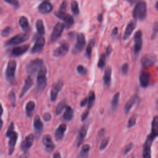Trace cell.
I'll return each instance as SVG.
<instances>
[{"mask_svg": "<svg viewBox=\"0 0 158 158\" xmlns=\"http://www.w3.org/2000/svg\"><path fill=\"white\" fill-rule=\"evenodd\" d=\"M6 135L9 139V141L8 142L9 154L11 155L14 153L15 146L16 144L18 138L17 133L14 131V126L13 122L10 123V124L9 125Z\"/></svg>", "mask_w": 158, "mask_h": 158, "instance_id": "obj_1", "label": "cell"}, {"mask_svg": "<svg viewBox=\"0 0 158 158\" xmlns=\"http://www.w3.org/2000/svg\"><path fill=\"white\" fill-rule=\"evenodd\" d=\"M132 15L135 20H144L147 15V7L146 2L143 1H139L135 6Z\"/></svg>", "mask_w": 158, "mask_h": 158, "instance_id": "obj_2", "label": "cell"}, {"mask_svg": "<svg viewBox=\"0 0 158 158\" xmlns=\"http://www.w3.org/2000/svg\"><path fill=\"white\" fill-rule=\"evenodd\" d=\"M47 69L45 66L43 65L39 70L36 79V89L38 91H43L47 85Z\"/></svg>", "mask_w": 158, "mask_h": 158, "instance_id": "obj_3", "label": "cell"}, {"mask_svg": "<svg viewBox=\"0 0 158 158\" xmlns=\"http://www.w3.org/2000/svg\"><path fill=\"white\" fill-rule=\"evenodd\" d=\"M43 65V60L41 59H35L30 61L26 65V71L29 75H34Z\"/></svg>", "mask_w": 158, "mask_h": 158, "instance_id": "obj_4", "label": "cell"}, {"mask_svg": "<svg viewBox=\"0 0 158 158\" xmlns=\"http://www.w3.org/2000/svg\"><path fill=\"white\" fill-rule=\"evenodd\" d=\"M17 67V62L14 60H10L7 65V68L5 72L6 80L9 82H12L15 78V70Z\"/></svg>", "mask_w": 158, "mask_h": 158, "instance_id": "obj_5", "label": "cell"}, {"mask_svg": "<svg viewBox=\"0 0 158 158\" xmlns=\"http://www.w3.org/2000/svg\"><path fill=\"white\" fill-rule=\"evenodd\" d=\"M85 44H86V40H85V35L82 33H78L77 35V42L72 50V53L73 54H77L80 52L85 48Z\"/></svg>", "mask_w": 158, "mask_h": 158, "instance_id": "obj_6", "label": "cell"}, {"mask_svg": "<svg viewBox=\"0 0 158 158\" xmlns=\"http://www.w3.org/2000/svg\"><path fill=\"white\" fill-rule=\"evenodd\" d=\"M154 139L151 133L148 135L143 147V158H151V145Z\"/></svg>", "mask_w": 158, "mask_h": 158, "instance_id": "obj_7", "label": "cell"}, {"mask_svg": "<svg viewBox=\"0 0 158 158\" xmlns=\"http://www.w3.org/2000/svg\"><path fill=\"white\" fill-rule=\"evenodd\" d=\"M29 38V36L27 33H20L18 34L12 38H10L9 40H7L5 44L7 46H10V45H16L21 44L25 41H27Z\"/></svg>", "mask_w": 158, "mask_h": 158, "instance_id": "obj_8", "label": "cell"}, {"mask_svg": "<svg viewBox=\"0 0 158 158\" xmlns=\"http://www.w3.org/2000/svg\"><path fill=\"white\" fill-rule=\"evenodd\" d=\"M65 27V25L64 23L60 22H58L56 23V25L53 28L52 31L50 39L51 42H55L58 40L59 38L60 37Z\"/></svg>", "mask_w": 158, "mask_h": 158, "instance_id": "obj_9", "label": "cell"}, {"mask_svg": "<svg viewBox=\"0 0 158 158\" xmlns=\"http://www.w3.org/2000/svg\"><path fill=\"white\" fill-rule=\"evenodd\" d=\"M142 31L141 30H138L135 32L133 39H134V53L135 54L139 52L142 49L143 46V40H142Z\"/></svg>", "mask_w": 158, "mask_h": 158, "instance_id": "obj_10", "label": "cell"}, {"mask_svg": "<svg viewBox=\"0 0 158 158\" xmlns=\"http://www.w3.org/2000/svg\"><path fill=\"white\" fill-rule=\"evenodd\" d=\"M157 62V57L154 54H146L141 59V64L143 67H147L155 64Z\"/></svg>", "mask_w": 158, "mask_h": 158, "instance_id": "obj_11", "label": "cell"}, {"mask_svg": "<svg viewBox=\"0 0 158 158\" xmlns=\"http://www.w3.org/2000/svg\"><path fill=\"white\" fill-rule=\"evenodd\" d=\"M63 85L64 83L62 81H58L52 85L50 92V98L52 101H54L56 99L59 92L62 88Z\"/></svg>", "mask_w": 158, "mask_h": 158, "instance_id": "obj_12", "label": "cell"}, {"mask_svg": "<svg viewBox=\"0 0 158 158\" xmlns=\"http://www.w3.org/2000/svg\"><path fill=\"white\" fill-rule=\"evenodd\" d=\"M69 49V46L68 43L64 42L60 44L59 46L56 48L53 51V56L55 57H60L65 55Z\"/></svg>", "mask_w": 158, "mask_h": 158, "instance_id": "obj_13", "label": "cell"}, {"mask_svg": "<svg viewBox=\"0 0 158 158\" xmlns=\"http://www.w3.org/2000/svg\"><path fill=\"white\" fill-rule=\"evenodd\" d=\"M42 143L45 146L46 151L52 152L55 148V144L52 141V138L49 135H44L42 138Z\"/></svg>", "mask_w": 158, "mask_h": 158, "instance_id": "obj_14", "label": "cell"}, {"mask_svg": "<svg viewBox=\"0 0 158 158\" xmlns=\"http://www.w3.org/2000/svg\"><path fill=\"white\" fill-rule=\"evenodd\" d=\"M30 46L28 44H24L19 46H16L12 48L10 51V55L13 57L20 56L25 53L29 49Z\"/></svg>", "mask_w": 158, "mask_h": 158, "instance_id": "obj_15", "label": "cell"}, {"mask_svg": "<svg viewBox=\"0 0 158 158\" xmlns=\"http://www.w3.org/2000/svg\"><path fill=\"white\" fill-rule=\"evenodd\" d=\"M34 141V135L32 133L29 134L27 136L25 139L20 144V148L24 151H27L29 148H30L33 143Z\"/></svg>", "mask_w": 158, "mask_h": 158, "instance_id": "obj_16", "label": "cell"}, {"mask_svg": "<svg viewBox=\"0 0 158 158\" xmlns=\"http://www.w3.org/2000/svg\"><path fill=\"white\" fill-rule=\"evenodd\" d=\"M88 129V123H85L83 125L82 127L80 128L78 132V136H77V146H79L83 142L86 137V135L87 134Z\"/></svg>", "mask_w": 158, "mask_h": 158, "instance_id": "obj_17", "label": "cell"}, {"mask_svg": "<svg viewBox=\"0 0 158 158\" xmlns=\"http://www.w3.org/2000/svg\"><path fill=\"white\" fill-rule=\"evenodd\" d=\"M44 44H45V38L42 36L38 37L36 40L34 46L31 48V52L34 54V53H36L41 51L43 49Z\"/></svg>", "mask_w": 158, "mask_h": 158, "instance_id": "obj_18", "label": "cell"}, {"mask_svg": "<svg viewBox=\"0 0 158 158\" xmlns=\"http://www.w3.org/2000/svg\"><path fill=\"white\" fill-rule=\"evenodd\" d=\"M111 75H112V69L110 66H108L105 69L104 74L103 76L104 86L106 88H108L110 86L111 83Z\"/></svg>", "mask_w": 158, "mask_h": 158, "instance_id": "obj_19", "label": "cell"}, {"mask_svg": "<svg viewBox=\"0 0 158 158\" xmlns=\"http://www.w3.org/2000/svg\"><path fill=\"white\" fill-rule=\"evenodd\" d=\"M136 21L135 20L130 21L128 23V25H127V26L125 28V32L123 33V40H126L130 36V35H131L133 30L136 27Z\"/></svg>", "mask_w": 158, "mask_h": 158, "instance_id": "obj_20", "label": "cell"}, {"mask_svg": "<svg viewBox=\"0 0 158 158\" xmlns=\"http://www.w3.org/2000/svg\"><path fill=\"white\" fill-rule=\"evenodd\" d=\"M150 80V75L149 73L141 71L139 75V83L142 88L148 87Z\"/></svg>", "mask_w": 158, "mask_h": 158, "instance_id": "obj_21", "label": "cell"}, {"mask_svg": "<svg viewBox=\"0 0 158 158\" xmlns=\"http://www.w3.org/2000/svg\"><path fill=\"white\" fill-rule=\"evenodd\" d=\"M38 9L40 13L43 14H46L52 11V6L50 2L48 1H44L39 5Z\"/></svg>", "mask_w": 158, "mask_h": 158, "instance_id": "obj_22", "label": "cell"}, {"mask_svg": "<svg viewBox=\"0 0 158 158\" xmlns=\"http://www.w3.org/2000/svg\"><path fill=\"white\" fill-rule=\"evenodd\" d=\"M33 85V79L31 78L30 76H28L25 81V84L23 85V87L21 91V93L20 94V98H22L28 91V89L31 87V86Z\"/></svg>", "mask_w": 158, "mask_h": 158, "instance_id": "obj_23", "label": "cell"}, {"mask_svg": "<svg viewBox=\"0 0 158 158\" xmlns=\"http://www.w3.org/2000/svg\"><path fill=\"white\" fill-rule=\"evenodd\" d=\"M67 129V126L65 123H61L58 128L56 129V132H55V138L56 140L59 141L62 139L64 137V133L66 131Z\"/></svg>", "mask_w": 158, "mask_h": 158, "instance_id": "obj_24", "label": "cell"}, {"mask_svg": "<svg viewBox=\"0 0 158 158\" xmlns=\"http://www.w3.org/2000/svg\"><path fill=\"white\" fill-rule=\"evenodd\" d=\"M137 95L135 94L133 96H132L129 99L128 101L127 102V103L125 104V106L124 107V112L126 114H128L130 109L132 108V107L133 106V105L135 104V103L136 102V100H137Z\"/></svg>", "mask_w": 158, "mask_h": 158, "instance_id": "obj_25", "label": "cell"}, {"mask_svg": "<svg viewBox=\"0 0 158 158\" xmlns=\"http://www.w3.org/2000/svg\"><path fill=\"white\" fill-rule=\"evenodd\" d=\"M33 126L35 131L39 133L42 132L43 130V123L41 120L39 115H36L33 120Z\"/></svg>", "mask_w": 158, "mask_h": 158, "instance_id": "obj_26", "label": "cell"}, {"mask_svg": "<svg viewBox=\"0 0 158 158\" xmlns=\"http://www.w3.org/2000/svg\"><path fill=\"white\" fill-rule=\"evenodd\" d=\"M151 134L156 138L158 135V117L155 116L152 122V127Z\"/></svg>", "mask_w": 158, "mask_h": 158, "instance_id": "obj_27", "label": "cell"}, {"mask_svg": "<svg viewBox=\"0 0 158 158\" xmlns=\"http://www.w3.org/2000/svg\"><path fill=\"white\" fill-rule=\"evenodd\" d=\"M73 117V110L69 106H66L65 110L63 114V118L66 121L71 120Z\"/></svg>", "mask_w": 158, "mask_h": 158, "instance_id": "obj_28", "label": "cell"}, {"mask_svg": "<svg viewBox=\"0 0 158 158\" xmlns=\"http://www.w3.org/2000/svg\"><path fill=\"white\" fill-rule=\"evenodd\" d=\"M90 150V146L88 144H84L78 154L77 158H87L89 151Z\"/></svg>", "mask_w": 158, "mask_h": 158, "instance_id": "obj_29", "label": "cell"}, {"mask_svg": "<svg viewBox=\"0 0 158 158\" xmlns=\"http://www.w3.org/2000/svg\"><path fill=\"white\" fill-rule=\"evenodd\" d=\"M19 25L22 29L25 31H28L30 30V25L28 19L25 16L20 17L19 19Z\"/></svg>", "mask_w": 158, "mask_h": 158, "instance_id": "obj_30", "label": "cell"}, {"mask_svg": "<svg viewBox=\"0 0 158 158\" xmlns=\"http://www.w3.org/2000/svg\"><path fill=\"white\" fill-rule=\"evenodd\" d=\"M35 108V104L33 101H30L27 103L25 106V112L28 117H30L32 115Z\"/></svg>", "mask_w": 158, "mask_h": 158, "instance_id": "obj_31", "label": "cell"}, {"mask_svg": "<svg viewBox=\"0 0 158 158\" xmlns=\"http://www.w3.org/2000/svg\"><path fill=\"white\" fill-rule=\"evenodd\" d=\"M119 99H120V93H116L111 101V109L112 110H114L117 109L118 107V103H119Z\"/></svg>", "mask_w": 158, "mask_h": 158, "instance_id": "obj_32", "label": "cell"}, {"mask_svg": "<svg viewBox=\"0 0 158 158\" xmlns=\"http://www.w3.org/2000/svg\"><path fill=\"white\" fill-rule=\"evenodd\" d=\"M36 28L37 32L39 34V35L42 36L44 33V32H45L43 22V20L41 19H38L36 21Z\"/></svg>", "mask_w": 158, "mask_h": 158, "instance_id": "obj_33", "label": "cell"}, {"mask_svg": "<svg viewBox=\"0 0 158 158\" xmlns=\"http://www.w3.org/2000/svg\"><path fill=\"white\" fill-rule=\"evenodd\" d=\"M88 108H87V110H90V109L93 107L94 103V101H95V93L93 91H90L89 94H88Z\"/></svg>", "mask_w": 158, "mask_h": 158, "instance_id": "obj_34", "label": "cell"}, {"mask_svg": "<svg viewBox=\"0 0 158 158\" xmlns=\"http://www.w3.org/2000/svg\"><path fill=\"white\" fill-rule=\"evenodd\" d=\"M62 20L64 21L65 25H66L67 27L72 26L74 23V19H73V17L69 14H66V13L65 14V15L63 17V18L62 19Z\"/></svg>", "mask_w": 158, "mask_h": 158, "instance_id": "obj_35", "label": "cell"}, {"mask_svg": "<svg viewBox=\"0 0 158 158\" xmlns=\"http://www.w3.org/2000/svg\"><path fill=\"white\" fill-rule=\"evenodd\" d=\"M66 101L65 100L61 101L60 102H59L56 107V115H59L62 113L64 108L66 107Z\"/></svg>", "mask_w": 158, "mask_h": 158, "instance_id": "obj_36", "label": "cell"}, {"mask_svg": "<svg viewBox=\"0 0 158 158\" xmlns=\"http://www.w3.org/2000/svg\"><path fill=\"white\" fill-rule=\"evenodd\" d=\"M71 9L73 15H77L79 14L80 10L78 7V2L75 0L72 1L71 2Z\"/></svg>", "mask_w": 158, "mask_h": 158, "instance_id": "obj_37", "label": "cell"}, {"mask_svg": "<svg viewBox=\"0 0 158 158\" xmlns=\"http://www.w3.org/2000/svg\"><path fill=\"white\" fill-rule=\"evenodd\" d=\"M94 46V40H91L89 42V44L86 49V56L88 58H90L92 53V49Z\"/></svg>", "mask_w": 158, "mask_h": 158, "instance_id": "obj_38", "label": "cell"}, {"mask_svg": "<svg viewBox=\"0 0 158 158\" xmlns=\"http://www.w3.org/2000/svg\"><path fill=\"white\" fill-rule=\"evenodd\" d=\"M106 54H102L100 58H99V60L98 61V67L100 69H102L105 64H106Z\"/></svg>", "mask_w": 158, "mask_h": 158, "instance_id": "obj_39", "label": "cell"}, {"mask_svg": "<svg viewBox=\"0 0 158 158\" xmlns=\"http://www.w3.org/2000/svg\"><path fill=\"white\" fill-rule=\"evenodd\" d=\"M137 114H133L128 120V123H127V127L131 128L133 126H134L136 123V118H137Z\"/></svg>", "mask_w": 158, "mask_h": 158, "instance_id": "obj_40", "label": "cell"}, {"mask_svg": "<svg viewBox=\"0 0 158 158\" xmlns=\"http://www.w3.org/2000/svg\"><path fill=\"white\" fill-rule=\"evenodd\" d=\"M77 71L81 75H85L87 73V69L82 65H78L77 66Z\"/></svg>", "mask_w": 158, "mask_h": 158, "instance_id": "obj_41", "label": "cell"}, {"mask_svg": "<svg viewBox=\"0 0 158 158\" xmlns=\"http://www.w3.org/2000/svg\"><path fill=\"white\" fill-rule=\"evenodd\" d=\"M9 99L12 107L15 106V94L13 91H11L9 94Z\"/></svg>", "mask_w": 158, "mask_h": 158, "instance_id": "obj_42", "label": "cell"}, {"mask_svg": "<svg viewBox=\"0 0 158 158\" xmlns=\"http://www.w3.org/2000/svg\"><path fill=\"white\" fill-rule=\"evenodd\" d=\"M109 137H106L103 139V141L101 142L100 147H99V150L100 151L104 150L107 147V146L108 144V143H109Z\"/></svg>", "mask_w": 158, "mask_h": 158, "instance_id": "obj_43", "label": "cell"}, {"mask_svg": "<svg viewBox=\"0 0 158 158\" xmlns=\"http://www.w3.org/2000/svg\"><path fill=\"white\" fill-rule=\"evenodd\" d=\"M11 31H12V28H10V27H6L5 28H4L3 30H2V31H1V35L2 36H8L10 33V32H11Z\"/></svg>", "mask_w": 158, "mask_h": 158, "instance_id": "obj_44", "label": "cell"}, {"mask_svg": "<svg viewBox=\"0 0 158 158\" xmlns=\"http://www.w3.org/2000/svg\"><path fill=\"white\" fill-rule=\"evenodd\" d=\"M157 30H158V25H157V22H155L154 27H153V33L151 35V40H154L156 36H157Z\"/></svg>", "mask_w": 158, "mask_h": 158, "instance_id": "obj_45", "label": "cell"}, {"mask_svg": "<svg viewBox=\"0 0 158 158\" xmlns=\"http://www.w3.org/2000/svg\"><path fill=\"white\" fill-rule=\"evenodd\" d=\"M133 144L132 143H130L124 149V151H123V154L124 155H126L127 154L128 152H130V151H131V149H133Z\"/></svg>", "mask_w": 158, "mask_h": 158, "instance_id": "obj_46", "label": "cell"}, {"mask_svg": "<svg viewBox=\"0 0 158 158\" xmlns=\"http://www.w3.org/2000/svg\"><path fill=\"white\" fill-rule=\"evenodd\" d=\"M128 64L127 63H125L122 65V67H121V70L122 72V73L125 75H126L127 73H128Z\"/></svg>", "mask_w": 158, "mask_h": 158, "instance_id": "obj_47", "label": "cell"}, {"mask_svg": "<svg viewBox=\"0 0 158 158\" xmlns=\"http://www.w3.org/2000/svg\"><path fill=\"white\" fill-rule=\"evenodd\" d=\"M5 1H6L7 2L13 5L14 6L17 7L19 6V2L17 0H4Z\"/></svg>", "mask_w": 158, "mask_h": 158, "instance_id": "obj_48", "label": "cell"}, {"mask_svg": "<svg viewBox=\"0 0 158 158\" xmlns=\"http://www.w3.org/2000/svg\"><path fill=\"white\" fill-rule=\"evenodd\" d=\"M66 8H67V1L65 0H64L62 1V4H60V6L59 9H60V10L65 12Z\"/></svg>", "mask_w": 158, "mask_h": 158, "instance_id": "obj_49", "label": "cell"}, {"mask_svg": "<svg viewBox=\"0 0 158 158\" xmlns=\"http://www.w3.org/2000/svg\"><path fill=\"white\" fill-rule=\"evenodd\" d=\"M3 113V109H2V106L1 105V104L0 103V130H1V128L2 127V125H3V122L1 118V115Z\"/></svg>", "mask_w": 158, "mask_h": 158, "instance_id": "obj_50", "label": "cell"}, {"mask_svg": "<svg viewBox=\"0 0 158 158\" xmlns=\"http://www.w3.org/2000/svg\"><path fill=\"white\" fill-rule=\"evenodd\" d=\"M43 118L46 122H48L51 119V115L49 112H46L43 115Z\"/></svg>", "mask_w": 158, "mask_h": 158, "instance_id": "obj_51", "label": "cell"}, {"mask_svg": "<svg viewBox=\"0 0 158 158\" xmlns=\"http://www.w3.org/2000/svg\"><path fill=\"white\" fill-rule=\"evenodd\" d=\"M89 112V110H86L82 114V115H81V120H82V121H84V120L86 118V117H87L88 115Z\"/></svg>", "mask_w": 158, "mask_h": 158, "instance_id": "obj_52", "label": "cell"}, {"mask_svg": "<svg viewBox=\"0 0 158 158\" xmlns=\"http://www.w3.org/2000/svg\"><path fill=\"white\" fill-rule=\"evenodd\" d=\"M112 51V46H111L110 45H109V46H107V49H106V55L109 56V55L111 53Z\"/></svg>", "mask_w": 158, "mask_h": 158, "instance_id": "obj_53", "label": "cell"}, {"mask_svg": "<svg viewBox=\"0 0 158 158\" xmlns=\"http://www.w3.org/2000/svg\"><path fill=\"white\" fill-rule=\"evenodd\" d=\"M87 102H88V98H85V99H83L81 101V102H80V106H81V107L85 106V104L87 103Z\"/></svg>", "mask_w": 158, "mask_h": 158, "instance_id": "obj_54", "label": "cell"}, {"mask_svg": "<svg viewBox=\"0 0 158 158\" xmlns=\"http://www.w3.org/2000/svg\"><path fill=\"white\" fill-rule=\"evenodd\" d=\"M19 158H29V154L28 152H25L24 153H23L22 154L20 155Z\"/></svg>", "mask_w": 158, "mask_h": 158, "instance_id": "obj_55", "label": "cell"}, {"mask_svg": "<svg viewBox=\"0 0 158 158\" xmlns=\"http://www.w3.org/2000/svg\"><path fill=\"white\" fill-rule=\"evenodd\" d=\"M53 158H61L60 153L58 152H56L53 155Z\"/></svg>", "mask_w": 158, "mask_h": 158, "instance_id": "obj_56", "label": "cell"}, {"mask_svg": "<svg viewBox=\"0 0 158 158\" xmlns=\"http://www.w3.org/2000/svg\"><path fill=\"white\" fill-rule=\"evenodd\" d=\"M117 33H118V28H117V27H115L112 31V35H116L117 34Z\"/></svg>", "mask_w": 158, "mask_h": 158, "instance_id": "obj_57", "label": "cell"}, {"mask_svg": "<svg viewBox=\"0 0 158 158\" xmlns=\"http://www.w3.org/2000/svg\"><path fill=\"white\" fill-rule=\"evenodd\" d=\"M125 1H127L128 2H129L130 4H134L135 2H139L140 1V0H125Z\"/></svg>", "mask_w": 158, "mask_h": 158, "instance_id": "obj_58", "label": "cell"}, {"mask_svg": "<svg viewBox=\"0 0 158 158\" xmlns=\"http://www.w3.org/2000/svg\"><path fill=\"white\" fill-rule=\"evenodd\" d=\"M102 14H99V15L98 16V20L99 22H102Z\"/></svg>", "mask_w": 158, "mask_h": 158, "instance_id": "obj_59", "label": "cell"}, {"mask_svg": "<svg viewBox=\"0 0 158 158\" xmlns=\"http://www.w3.org/2000/svg\"><path fill=\"white\" fill-rule=\"evenodd\" d=\"M156 10H158V8H157V1H156Z\"/></svg>", "mask_w": 158, "mask_h": 158, "instance_id": "obj_60", "label": "cell"}, {"mask_svg": "<svg viewBox=\"0 0 158 158\" xmlns=\"http://www.w3.org/2000/svg\"><path fill=\"white\" fill-rule=\"evenodd\" d=\"M44 1H49V0H44Z\"/></svg>", "mask_w": 158, "mask_h": 158, "instance_id": "obj_61", "label": "cell"}]
</instances>
